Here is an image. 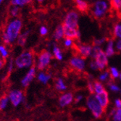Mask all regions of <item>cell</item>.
Masks as SVG:
<instances>
[{"label": "cell", "mask_w": 121, "mask_h": 121, "mask_svg": "<svg viewBox=\"0 0 121 121\" xmlns=\"http://www.w3.org/2000/svg\"><path fill=\"white\" fill-rule=\"evenodd\" d=\"M91 58L96 62L99 71L107 70L109 65V57L106 55L102 47L93 45V51Z\"/></svg>", "instance_id": "cell-1"}, {"label": "cell", "mask_w": 121, "mask_h": 121, "mask_svg": "<svg viewBox=\"0 0 121 121\" xmlns=\"http://www.w3.org/2000/svg\"><path fill=\"white\" fill-rule=\"evenodd\" d=\"M86 105L94 119H100L104 115L105 109L99 104L94 94H89L87 96Z\"/></svg>", "instance_id": "cell-2"}, {"label": "cell", "mask_w": 121, "mask_h": 121, "mask_svg": "<svg viewBox=\"0 0 121 121\" xmlns=\"http://www.w3.org/2000/svg\"><path fill=\"white\" fill-rule=\"evenodd\" d=\"M109 5L107 0H96L91 9L92 15L96 19L103 18L108 13Z\"/></svg>", "instance_id": "cell-3"}, {"label": "cell", "mask_w": 121, "mask_h": 121, "mask_svg": "<svg viewBox=\"0 0 121 121\" xmlns=\"http://www.w3.org/2000/svg\"><path fill=\"white\" fill-rule=\"evenodd\" d=\"M22 23L19 20H15L9 24L7 28V32L5 33L7 36L9 43L13 42L18 36L21 29Z\"/></svg>", "instance_id": "cell-4"}, {"label": "cell", "mask_w": 121, "mask_h": 121, "mask_svg": "<svg viewBox=\"0 0 121 121\" xmlns=\"http://www.w3.org/2000/svg\"><path fill=\"white\" fill-rule=\"evenodd\" d=\"M33 54L30 52H25L19 55L15 60V65L18 68H26L33 63Z\"/></svg>", "instance_id": "cell-5"}, {"label": "cell", "mask_w": 121, "mask_h": 121, "mask_svg": "<svg viewBox=\"0 0 121 121\" xmlns=\"http://www.w3.org/2000/svg\"><path fill=\"white\" fill-rule=\"evenodd\" d=\"M79 15L75 11H70L65 16L63 26L73 28H78Z\"/></svg>", "instance_id": "cell-6"}, {"label": "cell", "mask_w": 121, "mask_h": 121, "mask_svg": "<svg viewBox=\"0 0 121 121\" xmlns=\"http://www.w3.org/2000/svg\"><path fill=\"white\" fill-rule=\"evenodd\" d=\"M70 67L78 72H82L85 70L86 68V59L80 57L79 55L73 56L69 62Z\"/></svg>", "instance_id": "cell-7"}, {"label": "cell", "mask_w": 121, "mask_h": 121, "mask_svg": "<svg viewBox=\"0 0 121 121\" xmlns=\"http://www.w3.org/2000/svg\"><path fill=\"white\" fill-rule=\"evenodd\" d=\"M77 52H78V55L80 57L87 59L91 58L92 51H93V46L89 43H80L76 47Z\"/></svg>", "instance_id": "cell-8"}, {"label": "cell", "mask_w": 121, "mask_h": 121, "mask_svg": "<svg viewBox=\"0 0 121 121\" xmlns=\"http://www.w3.org/2000/svg\"><path fill=\"white\" fill-rule=\"evenodd\" d=\"M52 59V54L48 51H42L38 59L37 67L39 70H43L49 65Z\"/></svg>", "instance_id": "cell-9"}, {"label": "cell", "mask_w": 121, "mask_h": 121, "mask_svg": "<svg viewBox=\"0 0 121 121\" xmlns=\"http://www.w3.org/2000/svg\"><path fill=\"white\" fill-rule=\"evenodd\" d=\"M96 101L104 109H106L109 105V95L108 91L106 89L105 91L100 92L96 94H94Z\"/></svg>", "instance_id": "cell-10"}, {"label": "cell", "mask_w": 121, "mask_h": 121, "mask_svg": "<svg viewBox=\"0 0 121 121\" xmlns=\"http://www.w3.org/2000/svg\"><path fill=\"white\" fill-rule=\"evenodd\" d=\"M9 99L12 104L15 106L17 107L18 106L20 102L23 100V95L22 91L19 90H13L11 91L9 94Z\"/></svg>", "instance_id": "cell-11"}, {"label": "cell", "mask_w": 121, "mask_h": 121, "mask_svg": "<svg viewBox=\"0 0 121 121\" xmlns=\"http://www.w3.org/2000/svg\"><path fill=\"white\" fill-rule=\"evenodd\" d=\"M74 102V95L71 92L63 93L59 98V104L61 107H68Z\"/></svg>", "instance_id": "cell-12"}, {"label": "cell", "mask_w": 121, "mask_h": 121, "mask_svg": "<svg viewBox=\"0 0 121 121\" xmlns=\"http://www.w3.org/2000/svg\"><path fill=\"white\" fill-rule=\"evenodd\" d=\"M63 28H64L65 38H68V39L75 40V39H78L81 37L80 31L78 30V28H69V27H66L64 26H63Z\"/></svg>", "instance_id": "cell-13"}, {"label": "cell", "mask_w": 121, "mask_h": 121, "mask_svg": "<svg viewBox=\"0 0 121 121\" xmlns=\"http://www.w3.org/2000/svg\"><path fill=\"white\" fill-rule=\"evenodd\" d=\"M104 53L108 57H113L115 53H116V49L115 47V40L112 39H108L105 43V47L104 49Z\"/></svg>", "instance_id": "cell-14"}, {"label": "cell", "mask_w": 121, "mask_h": 121, "mask_svg": "<svg viewBox=\"0 0 121 121\" xmlns=\"http://www.w3.org/2000/svg\"><path fill=\"white\" fill-rule=\"evenodd\" d=\"M35 74H36L35 68H31L29 70V71L28 72V73L26 75V76L24 77L23 79H22V81H21L22 86H24V87L28 86L29 84L33 81V79H34V76H35Z\"/></svg>", "instance_id": "cell-15"}, {"label": "cell", "mask_w": 121, "mask_h": 121, "mask_svg": "<svg viewBox=\"0 0 121 121\" xmlns=\"http://www.w3.org/2000/svg\"><path fill=\"white\" fill-rule=\"evenodd\" d=\"M109 117L111 121H121V108H112L109 112Z\"/></svg>", "instance_id": "cell-16"}, {"label": "cell", "mask_w": 121, "mask_h": 121, "mask_svg": "<svg viewBox=\"0 0 121 121\" xmlns=\"http://www.w3.org/2000/svg\"><path fill=\"white\" fill-rule=\"evenodd\" d=\"M111 80L110 78V75H109V73L108 71V70H105L103 71H101L100 73L98 75V80L99 82L104 83H107L108 81H109Z\"/></svg>", "instance_id": "cell-17"}, {"label": "cell", "mask_w": 121, "mask_h": 121, "mask_svg": "<svg viewBox=\"0 0 121 121\" xmlns=\"http://www.w3.org/2000/svg\"><path fill=\"white\" fill-rule=\"evenodd\" d=\"M93 84H94V94H96L100 92H102L107 89L104 84L99 82V81H94Z\"/></svg>", "instance_id": "cell-18"}, {"label": "cell", "mask_w": 121, "mask_h": 121, "mask_svg": "<svg viewBox=\"0 0 121 121\" xmlns=\"http://www.w3.org/2000/svg\"><path fill=\"white\" fill-rule=\"evenodd\" d=\"M113 37L117 39H121V21L116 23L112 28Z\"/></svg>", "instance_id": "cell-19"}, {"label": "cell", "mask_w": 121, "mask_h": 121, "mask_svg": "<svg viewBox=\"0 0 121 121\" xmlns=\"http://www.w3.org/2000/svg\"><path fill=\"white\" fill-rule=\"evenodd\" d=\"M107 88L109 91H111L112 93H118L120 91V89H121L119 85H117L116 83H115L112 80H110L107 83Z\"/></svg>", "instance_id": "cell-20"}, {"label": "cell", "mask_w": 121, "mask_h": 121, "mask_svg": "<svg viewBox=\"0 0 121 121\" xmlns=\"http://www.w3.org/2000/svg\"><path fill=\"white\" fill-rule=\"evenodd\" d=\"M64 36V28H63V26L62 25H59L57 26L55 30H54V39L59 41L60 39H62Z\"/></svg>", "instance_id": "cell-21"}, {"label": "cell", "mask_w": 121, "mask_h": 121, "mask_svg": "<svg viewBox=\"0 0 121 121\" xmlns=\"http://www.w3.org/2000/svg\"><path fill=\"white\" fill-rule=\"evenodd\" d=\"M55 88L59 91H65L67 90V85L65 84L64 80L61 78H58L55 81Z\"/></svg>", "instance_id": "cell-22"}, {"label": "cell", "mask_w": 121, "mask_h": 121, "mask_svg": "<svg viewBox=\"0 0 121 121\" xmlns=\"http://www.w3.org/2000/svg\"><path fill=\"white\" fill-rule=\"evenodd\" d=\"M108 71L109 73V75H110V78L112 81L118 79V77L120 75V71L117 69V68L115 67V66H111L108 69Z\"/></svg>", "instance_id": "cell-23"}, {"label": "cell", "mask_w": 121, "mask_h": 121, "mask_svg": "<svg viewBox=\"0 0 121 121\" xmlns=\"http://www.w3.org/2000/svg\"><path fill=\"white\" fill-rule=\"evenodd\" d=\"M76 7L81 12H85L89 8V4L85 0H75Z\"/></svg>", "instance_id": "cell-24"}, {"label": "cell", "mask_w": 121, "mask_h": 121, "mask_svg": "<svg viewBox=\"0 0 121 121\" xmlns=\"http://www.w3.org/2000/svg\"><path fill=\"white\" fill-rule=\"evenodd\" d=\"M53 54H54V56L55 57L57 60H62L63 59V54L62 52L60 49V47H58L57 45H54L53 47Z\"/></svg>", "instance_id": "cell-25"}, {"label": "cell", "mask_w": 121, "mask_h": 121, "mask_svg": "<svg viewBox=\"0 0 121 121\" xmlns=\"http://www.w3.org/2000/svg\"><path fill=\"white\" fill-rule=\"evenodd\" d=\"M51 78V75L48 74H45L43 73H40L38 75V79L40 82L46 84Z\"/></svg>", "instance_id": "cell-26"}, {"label": "cell", "mask_w": 121, "mask_h": 121, "mask_svg": "<svg viewBox=\"0 0 121 121\" xmlns=\"http://www.w3.org/2000/svg\"><path fill=\"white\" fill-rule=\"evenodd\" d=\"M107 38L106 37H101V38H98L95 39L93 42V45L94 46H97V47H102L103 45H104L106 42H107Z\"/></svg>", "instance_id": "cell-27"}, {"label": "cell", "mask_w": 121, "mask_h": 121, "mask_svg": "<svg viewBox=\"0 0 121 121\" xmlns=\"http://www.w3.org/2000/svg\"><path fill=\"white\" fill-rule=\"evenodd\" d=\"M110 5L116 11H121V0H110Z\"/></svg>", "instance_id": "cell-28"}, {"label": "cell", "mask_w": 121, "mask_h": 121, "mask_svg": "<svg viewBox=\"0 0 121 121\" xmlns=\"http://www.w3.org/2000/svg\"><path fill=\"white\" fill-rule=\"evenodd\" d=\"M9 97L7 96H3L1 99H0V110H2L4 109L8 104L9 102Z\"/></svg>", "instance_id": "cell-29"}, {"label": "cell", "mask_w": 121, "mask_h": 121, "mask_svg": "<svg viewBox=\"0 0 121 121\" xmlns=\"http://www.w3.org/2000/svg\"><path fill=\"white\" fill-rule=\"evenodd\" d=\"M27 36H28V32L25 33V34H22L21 36H19L18 38V44L20 46H24L25 45V43H26V39H27Z\"/></svg>", "instance_id": "cell-30"}, {"label": "cell", "mask_w": 121, "mask_h": 121, "mask_svg": "<svg viewBox=\"0 0 121 121\" xmlns=\"http://www.w3.org/2000/svg\"><path fill=\"white\" fill-rule=\"evenodd\" d=\"M64 45L66 48H70L74 45V40L68 38H65L64 39Z\"/></svg>", "instance_id": "cell-31"}, {"label": "cell", "mask_w": 121, "mask_h": 121, "mask_svg": "<svg viewBox=\"0 0 121 121\" xmlns=\"http://www.w3.org/2000/svg\"><path fill=\"white\" fill-rule=\"evenodd\" d=\"M30 2V0H13L12 4L15 5H20L23 6L24 4H26Z\"/></svg>", "instance_id": "cell-32"}, {"label": "cell", "mask_w": 121, "mask_h": 121, "mask_svg": "<svg viewBox=\"0 0 121 121\" xmlns=\"http://www.w3.org/2000/svg\"><path fill=\"white\" fill-rule=\"evenodd\" d=\"M92 81H89L87 83V90L90 94H94V84Z\"/></svg>", "instance_id": "cell-33"}, {"label": "cell", "mask_w": 121, "mask_h": 121, "mask_svg": "<svg viewBox=\"0 0 121 121\" xmlns=\"http://www.w3.org/2000/svg\"><path fill=\"white\" fill-rule=\"evenodd\" d=\"M0 53L2 54V58H7L8 57V52L4 46H0Z\"/></svg>", "instance_id": "cell-34"}, {"label": "cell", "mask_w": 121, "mask_h": 121, "mask_svg": "<svg viewBox=\"0 0 121 121\" xmlns=\"http://www.w3.org/2000/svg\"><path fill=\"white\" fill-rule=\"evenodd\" d=\"M89 67L93 71H98V68L94 60H91V61L89 63Z\"/></svg>", "instance_id": "cell-35"}, {"label": "cell", "mask_w": 121, "mask_h": 121, "mask_svg": "<svg viewBox=\"0 0 121 121\" xmlns=\"http://www.w3.org/2000/svg\"><path fill=\"white\" fill-rule=\"evenodd\" d=\"M83 98H84V96L83 94H78V95L75 96V97H74V102L76 104H78V103H80V102H81L83 101Z\"/></svg>", "instance_id": "cell-36"}, {"label": "cell", "mask_w": 121, "mask_h": 121, "mask_svg": "<svg viewBox=\"0 0 121 121\" xmlns=\"http://www.w3.org/2000/svg\"><path fill=\"white\" fill-rule=\"evenodd\" d=\"M114 108L115 109H120L121 108V99L116 98L114 100Z\"/></svg>", "instance_id": "cell-37"}, {"label": "cell", "mask_w": 121, "mask_h": 121, "mask_svg": "<svg viewBox=\"0 0 121 121\" xmlns=\"http://www.w3.org/2000/svg\"><path fill=\"white\" fill-rule=\"evenodd\" d=\"M115 47L117 52H121V39H117L115 41Z\"/></svg>", "instance_id": "cell-38"}, {"label": "cell", "mask_w": 121, "mask_h": 121, "mask_svg": "<svg viewBox=\"0 0 121 121\" xmlns=\"http://www.w3.org/2000/svg\"><path fill=\"white\" fill-rule=\"evenodd\" d=\"M47 33H48V30H47V28L46 27H43V26L41 27V28H40V34L42 36H44V35L47 34Z\"/></svg>", "instance_id": "cell-39"}, {"label": "cell", "mask_w": 121, "mask_h": 121, "mask_svg": "<svg viewBox=\"0 0 121 121\" xmlns=\"http://www.w3.org/2000/svg\"><path fill=\"white\" fill-rule=\"evenodd\" d=\"M18 10L19 9L17 7H14L13 9H12V15L13 16H16L17 15V13H18Z\"/></svg>", "instance_id": "cell-40"}, {"label": "cell", "mask_w": 121, "mask_h": 121, "mask_svg": "<svg viewBox=\"0 0 121 121\" xmlns=\"http://www.w3.org/2000/svg\"><path fill=\"white\" fill-rule=\"evenodd\" d=\"M13 60H11L9 62V68H8V72L9 73H10L13 70Z\"/></svg>", "instance_id": "cell-41"}, {"label": "cell", "mask_w": 121, "mask_h": 121, "mask_svg": "<svg viewBox=\"0 0 121 121\" xmlns=\"http://www.w3.org/2000/svg\"><path fill=\"white\" fill-rule=\"evenodd\" d=\"M3 40H4V42L5 43H7V44H8V43H9V39H8L7 36L6 35V34H4V35H3Z\"/></svg>", "instance_id": "cell-42"}, {"label": "cell", "mask_w": 121, "mask_h": 121, "mask_svg": "<svg viewBox=\"0 0 121 121\" xmlns=\"http://www.w3.org/2000/svg\"><path fill=\"white\" fill-rule=\"evenodd\" d=\"M4 64V60L2 59V57H0V69H1V68L3 67Z\"/></svg>", "instance_id": "cell-43"}, {"label": "cell", "mask_w": 121, "mask_h": 121, "mask_svg": "<svg viewBox=\"0 0 121 121\" xmlns=\"http://www.w3.org/2000/svg\"><path fill=\"white\" fill-rule=\"evenodd\" d=\"M118 79H119V81L121 82V72L120 73V75H119V77H118Z\"/></svg>", "instance_id": "cell-44"}, {"label": "cell", "mask_w": 121, "mask_h": 121, "mask_svg": "<svg viewBox=\"0 0 121 121\" xmlns=\"http://www.w3.org/2000/svg\"><path fill=\"white\" fill-rule=\"evenodd\" d=\"M38 1H39V2H42L43 0H38Z\"/></svg>", "instance_id": "cell-45"}, {"label": "cell", "mask_w": 121, "mask_h": 121, "mask_svg": "<svg viewBox=\"0 0 121 121\" xmlns=\"http://www.w3.org/2000/svg\"><path fill=\"white\" fill-rule=\"evenodd\" d=\"M2 0H0V3H1V2H2Z\"/></svg>", "instance_id": "cell-46"}, {"label": "cell", "mask_w": 121, "mask_h": 121, "mask_svg": "<svg viewBox=\"0 0 121 121\" xmlns=\"http://www.w3.org/2000/svg\"><path fill=\"white\" fill-rule=\"evenodd\" d=\"M120 95H121V89H120Z\"/></svg>", "instance_id": "cell-47"}]
</instances>
